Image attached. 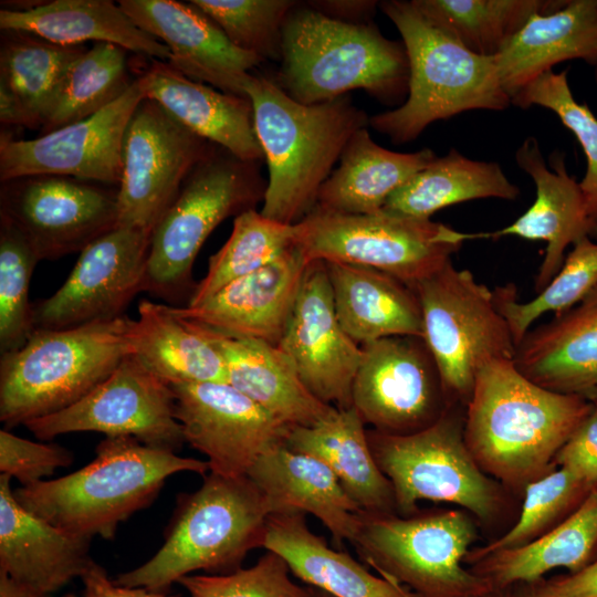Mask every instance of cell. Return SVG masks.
Returning a JSON list of instances; mask_svg holds the SVG:
<instances>
[{
    "label": "cell",
    "mask_w": 597,
    "mask_h": 597,
    "mask_svg": "<svg viewBox=\"0 0 597 597\" xmlns=\"http://www.w3.org/2000/svg\"><path fill=\"white\" fill-rule=\"evenodd\" d=\"M437 27L470 52L495 57L536 13L566 0H411Z\"/></svg>",
    "instance_id": "obj_39"
},
{
    "label": "cell",
    "mask_w": 597,
    "mask_h": 597,
    "mask_svg": "<svg viewBox=\"0 0 597 597\" xmlns=\"http://www.w3.org/2000/svg\"><path fill=\"white\" fill-rule=\"evenodd\" d=\"M24 426L41 440L93 431L106 437H133L146 446L175 453L186 442L175 417L171 386L130 355L77 402Z\"/></svg>",
    "instance_id": "obj_13"
},
{
    "label": "cell",
    "mask_w": 597,
    "mask_h": 597,
    "mask_svg": "<svg viewBox=\"0 0 597 597\" xmlns=\"http://www.w3.org/2000/svg\"><path fill=\"white\" fill-rule=\"evenodd\" d=\"M247 475L265 498L271 514H311L329 531L338 546L354 541L362 510L317 458L282 444L259 457Z\"/></svg>",
    "instance_id": "obj_26"
},
{
    "label": "cell",
    "mask_w": 597,
    "mask_h": 597,
    "mask_svg": "<svg viewBox=\"0 0 597 597\" xmlns=\"http://www.w3.org/2000/svg\"><path fill=\"white\" fill-rule=\"evenodd\" d=\"M133 320L65 329L35 328L1 355L0 420L7 428L61 411L85 397L130 355Z\"/></svg>",
    "instance_id": "obj_7"
},
{
    "label": "cell",
    "mask_w": 597,
    "mask_h": 597,
    "mask_svg": "<svg viewBox=\"0 0 597 597\" xmlns=\"http://www.w3.org/2000/svg\"><path fill=\"white\" fill-rule=\"evenodd\" d=\"M485 597H510V589H492Z\"/></svg>",
    "instance_id": "obj_56"
},
{
    "label": "cell",
    "mask_w": 597,
    "mask_h": 597,
    "mask_svg": "<svg viewBox=\"0 0 597 597\" xmlns=\"http://www.w3.org/2000/svg\"><path fill=\"white\" fill-rule=\"evenodd\" d=\"M126 50L94 43L70 69L40 136L83 121L119 98L132 85Z\"/></svg>",
    "instance_id": "obj_41"
},
{
    "label": "cell",
    "mask_w": 597,
    "mask_h": 597,
    "mask_svg": "<svg viewBox=\"0 0 597 597\" xmlns=\"http://www.w3.org/2000/svg\"><path fill=\"white\" fill-rule=\"evenodd\" d=\"M597 490L553 530L511 549L489 554L470 570L486 579L493 589L532 584L555 568L577 573L597 558Z\"/></svg>",
    "instance_id": "obj_36"
},
{
    "label": "cell",
    "mask_w": 597,
    "mask_h": 597,
    "mask_svg": "<svg viewBox=\"0 0 597 597\" xmlns=\"http://www.w3.org/2000/svg\"><path fill=\"white\" fill-rule=\"evenodd\" d=\"M255 164L210 148L151 231L145 291L169 301L193 291L192 265L207 238L224 219L263 201L266 185Z\"/></svg>",
    "instance_id": "obj_10"
},
{
    "label": "cell",
    "mask_w": 597,
    "mask_h": 597,
    "mask_svg": "<svg viewBox=\"0 0 597 597\" xmlns=\"http://www.w3.org/2000/svg\"><path fill=\"white\" fill-rule=\"evenodd\" d=\"M244 94L252 103L254 129L269 169L260 212L296 224L314 209L334 164L350 137L369 125V117L348 94L305 105L265 76L251 74Z\"/></svg>",
    "instance_id": "obj_2"
},
{
    "label": "cell",
    "mask_w": 597,
    "mask_h": 597,
    "mask_svg": "<svg viewBox=\"0 0 597 597\" xmlns=\"http://www.w3.org/2000/svg\"><path fill=\"white\" fill-rule=\"evenodd\" d=\"M296 247V224L266 218L255 209L233 220L223 247L209 259L205 277L195 285L187 306H196L232 281L274 262Z\"/></svg>",
    "instance_id": "obj_40"
},
{
    "label": "cell",
    "mask_w": 597,
    "mask_h": 597,
    "mask_svg": "<svg viewBox=\"0 0 597 597\" xmlns=\"http://www.w3.org/2000/svg\"><path fill=\"white\" fill-rule=\"evenodd\" d=\"M40 259L23 234L0 217V353L22 347L35 329L29 286Z\"/></svg>",
    "instance_id": "obj_44"
},
{
    "label": "cell",
    "mask_w": 597,
    "mask_h": 597,
    "mask_svg": "<svg viewBox=\"0 0 597 597\" xmlns=\"http://www.w3.org/2000/svg\"><path fill=\"white\" fill-rule=\"evenodd\" d=\"M325 263L337 318L354 342L363 345L391 336L422 338V313L412 289L371 268Z\"/></svg>",
    "instance_id": "obj_30"
},
{
    "label": "cell",
    "mask_w": 597,
    "mask_h": 597,
    "mask_svg": "<svg viewBox=\"0 0 597 597\" xmlns=\"http://www.w3.org/2000/svg\"><path fill=\"white\" fill-rule=\"evenodd\" d=\"M263 547L279 554L307 586L335 597H415L402 585L374 575L346 552L329 547L311 531L303 513L271 514Z\"/></svg>",
    "instance_id": "obj_31"
},
{
    "label": "cell",
    "mask_w": 597,
    "mask_h": 597,
    "mask_svg": "<svg viewBox=\"0 0 597 597\" xmlns=\"http://www.w3.org/2000/svg\"><path fill=\"white\" fill-rule=\"evenodd\" d=\"M0 217L27 239L40 261L81 253L117 228V191L91 181L35 175L1 182Z\"/></svg>",
    "instance_id": "obj_16"
},
{
    "label": "cell",
    "mask_w": 597,
    "mask_h": 597,
    "mask_svg": "<svg viewBox=\"0 0 597 597\" xmlns=\"http://www.w3.org/2000/svg\"><path fill=\"white\" fill-rule=\"evenodd\" d=\"M11 478L0 474V569L49 596L81 578L91 538L67 533L25 510Z\"/></svg>",
    "instance_id": "obj_25"
},
{
    "label": "cell",
    "mask_w": 597,
    "mask_h": 597,
    "mask_svg": "<svg viewBox=\"0 0 597 597\" xmlns=\"http://www.w3.org/2000/svg\"><path fill=\"white\" fill-rule=\"evenodd\" d=\"M0 597H48L0 569Z\"/></svg>",
    "instance_id": "obj_54"
},
{
    "label": "cell",
    "mask_w": 597,
    "mask_h": 597,
    "mask_svg": "<svg viewBox=\"0 0 597 597\" xmlns=\"http://www.w3.org/2000/svg\"><path fill=\"white\" fill-rule=\"evenodd\" d=\"M595 401H597V397H596V400H595Z\"/></svg>",
    "instance_id": "obj_59"
},
{
    "label": "cell",
    "mask_w": 597,
    "mask_h": 597,
    "mask_svg": "<svg viewBox=\"0 0 597 597\" xmlns=\"http://www.w3.org/2000/svg\"><path fill=\"white\" fill-rule=\"evenodd\" d=\"M510 597H549L537 590L532 584H519L510 588Z\"/></svg>",
    "instance_id": "obj_55"
},
{
    "label": "cell",
    "mask_w": 597,
    "mask_h": 597,
    "mask_svg": "<svg viewBox=\"0 0 597 597\" xmlns=\"http://www.w3.org/2000/svg\"><path fill=\"white\" fill-rule=\"evenodd\" d=\"M198 326L220 353L228 384L284 423L310 427L336 411V407L321 401L307 389L294 364L279 346L229 337Z\"/></svg>",
    "instance_id": "obj_29"
},
{
    "label": "cell",
    "mask_w": 597,
    "mask_h": 597,
    "mask_svg": "<svg viewBox=\"0 0 597 597\" xmlns=\"http://www.w3.org/2000/svg\"><path fill=\"white\" fill-rule=\"evenodd\" d=\"M286 562L266 551L249 568L229 574L186 575L177 583L191 597H311V586H300L290 577Z\"/></svg>",
    "instance_id": "obj_47"
},
{
    "label": "cell",
    "mask_w": 597,
    "mask_h": 597,
    "mask_svg": "<svg viewBox=\"0 0 597 597\" xmlns=\"http://www.w3.org/2000/svg\"><path fill=\"white\" fill-rule=\"evenodd\" d=\"M86 50L84 45L56 44L23 31L1 30L0 81L18 97L28 128L41 129L70 69Z\"/></svg>",
    "instance_id": "obj_38"
},
{
    "label": "cell",
    "mask_w": 597,
    "mask_h": 597,
    "mask_svg": "<svg viewBox=\"0 0 597 597\" xmlns=\"http://www.w3.org/2000/svg\"><path fill=\"white\" fill-rule=\"evenodd\" d=\"M478 233L380 210L342 214L314 208L296 223V245L307 262L362 265L385 272L413 290Z\"/></svg>",
    "instance_id": "obj_11"
},
{
    "label": "cell",
    "mask_w": 597,
    "mask_h": 597,
    "mask_svg": "<svg viewBox=\"0 0 597 597\" xmlns=\"http://www.w3.org/2000/svg\"><path fill=\"white\" fill-rule=\"evenodd\" d=\"M277 346L316 398L338 409L353 407V383L363 352L339 324L324 261L307 264Z\"/></svg>",
    "instance_id": "obj_20"
},
{
    "label": "cell",
    "mask_w": 597,
    "mask_h": 597,
    "mask_svg": "<svg viewBox=\"0 0 597 597\" xmlns=\"http://www.w3.org/2000/svg\"><path fill=\"white\" fill-rule=\"evenodd\" d=\"M597 286V243L584 238L574 244L552 281L527 301L519 302L513 284L493 290L495 304L505 318L515 346L543 314H561L587 296Z\"/></svg>",
    "instance_id": "obj_42"
},
{
    "label": "cell",
    "mask_w": 597,
    "mask_h": 597,
    "mask_svg": "<svg viewBox=\"0 0 597 597\" xmlns=\"http://www.w3.org/2000/svg\"><path fill=\"white\" fill-rule=\"evenodd\" d=\"M594 401L561 394L525 377L513 359L476 374L464 412V440L479 467L505 489L525 486L554 470L555 458Z\"/></svg>",
    "instance_id": "obj_1"
},
{
    "label": "cell",
    "mask_w": 597,
    "mask_h": 597,
    "mask_svg": "<svg viewBox=\"0 0 597 597\" xmlns=\"http://www.w3.org/2000/svg\"><path fill=\"white\" fill-rule=\"evenodd\" d=\"M270 514L265 498L248 475L209 472L197 491L179 495L158 552L114 582L166 593L197 570L232 573L249 552L263 547Z\"/></svg>",
    "instance_id": "obj_5"
},
{
    "label": "cell",
    "mask_w": 597,
    "mask_h": 597,
    "mask_svg": "<svg viewBox=\"0 0 597 597\" xmlns=\"http://www.w3.org/2000/svg\"><path fill=\"white\" fill-rule=\"evenodd\" d=\"M511 104L522 108L536 105L549 109L575 135L587 163L579 186L587 214L597 224V118L586 104L574 98L567 71L546 72L513 97Z\"/></svg>",
    "instance_id": "obj_45"
},
{
    "label": "cell",
    "mask_w": 597,
    "mask_h": 597,
    "mask_svg": "<svg viewBox=\"0 0 597 597\" xmlns=\"http://www.w3.org/2000/svg\"><path fill=\"white\" fill-rule=\"evenodd\" d=\"M519 195V187L498 163L473 160L451 148L398 188L383 210L430 219L455 203L485 198L515 200Z\"/></svg>",
    "instance_id": "obj_37"
},
{
    "label": "cell",
    "mask_w": 597,
    "mask_h": 597,
    "mask_svg": "<svg viewBox=\"0 0 597 597\" xmlns=\"http://www.w3.org/2000/svg\"><path fill=\"white\" fill-rule=\"evenodd\" d=\"M285 447L324 462L360 510L397 513L392 485L375 461L354 407L337 408L314 426L292 427Z\"/></svg>",
    "instance_id": "obj_33"
},
{
    "label": "cell",
    "mask_w": 597,
    "mask_h": 597,
    "mask_svg": "<svg viewBox=\"0 0 597 597\" xmlns=\"http://www.w3.org/2000/svg\"><path fill=\"white\" fill-rule=\"evenodd\" d=\"M211 143L144 98L124 136L117 227L153 231Z\"/></svg>",
    "instance_id": "obj_14"
},
{
    "label": "cell",
    "mask_w": 597,
    "mask_h": 597,
    "mask_svg": "<svg viewBox=\"0 0 597 597\" xmlns=\"http://www.w3.org/2000/svg\"><path fill=\"white\" fill-rule=\"evenodd\" d=\"M95 458L64 476L13 490L29 512L73 535L112 540L118 525L147 507L179 472L209 473L207 461L146 446L133 437H105Z\"/></svg>",
    "instance_id": "obj_3"
},
{
    "label": "cell",
    "mask_w": 597,
    "mask_h": 597,
    "mask_svg": "<svg viewBox=\"0 0 597 597\" xmlns=\"http://www.w3.org/2000/svg\"><path fill=\"white\" fill-rule=\"evenodd\" d=\"M151 232L117 227L85 248L63 285L33 305L34 328L65 329L124 315L146 289Z\"/></svg>",
    "instance_id": "obj_17"
},
{
    "label": "cell",
    "mask_w": 597,
    "mask_h": 597,
    "mask_svg": "<svg viewBox=\"0 0 597 597\" xmlns=\"http://www.w3.org/2000/svg\"><path fill=\"white\" fill-rule=\"evenodd\" d=\"M0 29L34 34L62 45L111 43L168 62V48L109 0H54L27 11L0 10Z\"/></svg>",
    "instance_id": "obj_32"
},
{
    "label": "cell",
    "mask_w": 597,
    "mask_h": 597,
    "mask_svg": "<svg viewBox=\"0 0 597 597\" xmlns=\"http://www.w3.org/2000/svg\"><path fill=\"white\" fill-rule=\"evenodd\" d=\"M239 49L281 60L283 27L292 0H192Z\"/></svg>",
    "instance_id": "obj_46"
},
{
    "label": "cell",
    "mask_w": 597,
    "mask_h": 597,
    "mask_svg": "<svg viewBox=\"0 0 597 597\" xmlns=\"http://www.w3.org/2000/svg\"><path fill=\"white\" fill-rule=\"evenodd\" d=\"M462 408L450 406L434 423L410 434L367 430L375 461L392 485L397 514L409 515L428 500L459 505L482 523L501 516L505 488L469 451Z\"/></svg>",
    "instance_id": "obj_9"
},
{
    "label": "cell",
    "mask_w": 597,
    "mask_h": 597,
    "mask_svg": "<svg viewBox=\"0 0 597 597\" xmlns=\"http://www.w3.org/2000/svg\"><path fill=\"white\" fill-rule=\"evenodd\" d=\"M517 166L535 185V200L514 222L478 238L506 235L546 242L545 254L535 276V291H542L556 275L565 251L584 238H597V224L587 214L579 182L567 172L565 157L555 151L548 168L538 140L526 137L515 153Z\"/></svg>",
    "instance_id": "obj_22"
},
{
    "label": "cell",
    "mask_w": 597,
    "mask_h": 597,
    "mask_svg": "<svg viewBox=\"0 0 597 597\" xmlns=\"http://www.w3.org/2000/svg\"><path fill=\"white\" fill-rule=\"evenodd\" d=\"M83 583L82 597H169L166 593L145 587H127L111 580L105 568L94 559L80 578Z\"/></svg>",
    "instance_id": "obj_51"
},
{
    "label": "cell",
    "mask_w": 597,
    "mask_h": 597,
    "mask_svg": "<svg viewBox=\"0 0 597 597\" xmlns=\"http://www.w3.org/2000/svg\"><path fill=\"white\" fill-rule=\"evenodd\" d=\"M145 94L137 78L96 114L32 139L0 138V181L55 175L119 185L127 125Z\"/></svg>",
    "instance_id": "obj_18"
},
{
    "label": "cell",
    "mask_w": 597,
    "mask_h": 597,
    "mask_svg": "<svg viewBox=\"0 0 597 597\" xmlns=\"http://www.w3.org/2000/svg\"><path fill=\"white\" fill-rule=\"evenodd\" d=\"M437 155L425 148L397 153L376 144L367 128L346 144L339 165L322 185L314 208L331 213L365 214L380 211L388 198Z\"/></svg>",
    "instance_id": "obj_34"
},
{
    "label": "cell",
    "mask_w": 597,
    "mask_h": 597,
    "mask_svg": "<svg viewBox=\"0 0 597 597\" xmlns=\"http://www.w3.org/2000/svg\"><path fill=\"white\" fill-rule=\"evenodd\" d=\"M360 347L352 404L365 425L381 433L410 434L452 406L422 338L391 336Z\"/></svg>",
    "instance_id": "obj_15"
},
{
    "label": "cell",
    "mask_w": 597,
    "mask_h": 597,
    "mask_svg": "<svg viewBox=\"0 0 597 597\" xmlns=\"http://www.w3.org/2000/svg\"><path fill=\"white\" fill-rule=\"evenodd\" d=\"M532 585L549 597H597V559L577 573L542 578Z\"/></svg>",
    "instance_id": "obj_50"
},
{
    "label": "cell",
    "mask_w": 597,
    "mask_h": 597,
    "mask_svg": "<svg viewBox=\"0 0 597 597\" xmlns=\"http://www.w3.org/2000/svg\"><path fill=\"white\" fill-rule=\"evenodd\" d=\"M312 587V586H311ZM311 597H335L324 590H321L318 588L312 587V594Z\"/></svg>",
    "instance_id": "obj_57"
},
{
    "label": "cell",
    "mask_w": 597,
    "mask_h": 597,
    "mask_svg": "<svg viewBox=\"0 0 597 597\" xmlns=\"http://www.w3.org/2000/svg\"><path fill=\"white\" fill-rule=\"evenodd\" d=\"M308 263L296 245L274 262L227 284L203 303L172 310L221 335L277 346Z\"/></svg>",
    "instance_id": "obj_23"
},
{
    "label": "cell",
    "mask_w": 597,
    "mask_h": 597,
    "mask_svg": "<svg viewBox=\"0 0 597 597\" xmlns=\"http://www.w3.org/2000/svg\"><path fill=\"white\" fill-rule=\"evenodd\" d=\"M310 4L322 13L347 22H366L373 15L376 1H316Z\"/></svg>",
    "instance_id": "obj_52"
},
{
    "label": "cell",
    "mask_w": 597,
    "mask_h": 597,
    "mask_svg": "<svg viewBox=\"0 0 597 597\" xmlns=\"http://www.w3.org/2000/svg\"><path fill=\"white\" fill-rule=\"evenodd\" d=\"M475 540V523L464 510L409 515L362 510L352 544L381 577L415 597H485L491 584L463 566Z\"/></svg>",
    "instance_id": "obj_8"
},
{
    "label": "cell",
    "mask_w": 597,
    "mask_h": 597,
    "mask_svg": "<svg viewBox=\"0 0 597 597\" xmlns=\"http://www.w3.org/2000/svg\"><path fill=\"white\" fill-rule=\"evenodd\" d=\"M118 4L140 29L168 48V63L181 74L245 96L251 70L263 60L235 46L191 1L121 0Z\"/></svg>",
    "instance_id": "obj_21"
},
{
    "label": "cell",
    "mask_w": 597,
    "mask_h": 597,
    "mask_svg": "<svg viewBox=\"0 0 597 597\" xmlns=\"http://www.w3.org/2000/svg\"><path fill=\"white\" fill-rule=\"evenodd\" d=\"M130 356L167 384L228 383L220 353L172 306L142 300L130 328Z\"/></svg>",
    "instance_id": "obj_35"
},
{
    "label": "cell",
    "mask_w": 597,
    "mask_h": 597,
    "mask_svg": "<svg viewBox=\"0 0 597 597\" xmlns=\"http://www.w3.org/2000/svg\"><path fill=\"white\" fill-rule=\"evenodd\" d=\"M73 454L56 443L34 442L8 430L0 431V471L29 486L69 467Z\"/></svg>",
    "instance_id": "obj_48"
},
{
    "label": "cell",
    "mask_w": 597,
    "mask_h": 597,
    "mask_svg": "<svg viewBox=\"0 0 597 597\" xmlns=\"http://www.w3.org/2000/svg\"><path fill=\"white\" fill-rule=\"evenodd\" d=\"M276 84L305 105L356 88L394 105L407 98L409 61L404 43L385 38L374 23L342 21L296 4L283 27Z\"/></svg>",
    "instance_id": "obj_4"
},
{
    "label": "cell",
    "mask_w": 597,
    "mask_h": 597,
    "mask_svg": "<svg viewBox=\"0 0 597 597\" xmlns=\"http://www.w3.org/2000/svg\"><path fill=\"white\" fill-rule=\"evenodd\" d=\"M569 60L597 65V0H566L557 10L534 14L494 57L511 101Z\"/></svg>",
    "instance_id": "obj_28"
},
{
    "label": "cell",
    "mask_w": 597,
    "mask_h": 597,
    "mask_svg": "<svg viewBox=\"0 0 597 597\" xmlns=\"http://www.w3.org/2000/svg\"><path fill=\"white\" fill-rule=\"evenodd\" d=\"M137 80L145 98L158 103L193 134L242 160L258 161L263 157L248 97L190 80L168 62L155 59Z\"/></svg>",
    "instance_id": "obj_24"
},
{
    "label": "cell",
    "mask_w": 597,
    "mask_h": 597,
    "mask_svg": "<svg viewBox=\"0 0 597 597\" xmlns=\"http://www.w3.org/2000/svg\"><path fill=\"white\" fill-rule=\"evenodd\" d=\"M594 74H595V81H596V84H597V65L594 67Z\"/></svg>",
    "instance_id": "obj_58"
},
{
    "label": "cell",
    "mask_w": 597,
    "mask_h": 597,
    "mask_svg": "<svg viewBox=\"0 0 597 597\" xmlns=\"http://www.w3.org/2000/svg\"><path fill=\"white\" fill-rule=\"evenodd\" d=\"M513 362L546 389L597 397V286L572 308L528 331Z\"/></svg>",
    "instance_id": "obj_27"
},
{
    "label": "cell",
    "mask_w": 597,
    "mask_h": 597,
    "mask_svg": "<svg viewBox=\"0 0 597 597\" xmlns=\"http://www.w3.org/2000/svg\"><path fill=\"white\" fill-rule=\"evenodd\" d=\"M523 491V505L513 526L489 544L470 549L464 564L536 540L573 514L595 489L576 472L559 467L528 483Z\"/></svg>",
    "instance_id": "obj_43"
},
{
    "label": "cell",
    "mask_w": 597,
    "mask_h": 597,
    "mask_svg": "<svg viewBox=\"0 0 597 597\" xmlns=\"http://www.w3.org/2000/svg\"><path fill=\"white\" fill-rule=\"evenodd\" d=\"M186 442L207 457L209 472L248 474L259 457L285 444L292 427L228 383L171 385Z\"/></svg>",
    "instance_id": "obj_19"
},
{
    "label": "cell",
    "mask_w": 597,
    "mask_h": 597,
    "mask_svg": "<svg viewBox=\"0 0 597 597\" xmlns=\"http://www.w3.org/2000/svg\"><path fill=\"white\" fill-rule=\"evenodd\" d=\"M425 341L451 405L465 407L478 371L488 363L513 359L516 350L494 293L470 270L452 261L415 287Z\"/></svg>",
    "instance_id": "obj_12"
},
{
    "label": "cell",
    "mask_w": 597,
    "mask_h": 597,
    "mask_svg": "<svg viewBox=\"0 0 597 597\" xmlns=\"http://www.w3.org/2000/svg\"><path fill=\"white\" fill-rule=\"evenodd\" d=\"M0 122L3 125L28 127L27 117L13 91L0 81Z\"/></svg>",
    "instance_id": "obj_53"
},
{
    "label": "cell",
    "mask_w": 597,
    "mask_h": 597,
    "mask_svg": "<svg viewBox=\"0 0 597 597\" xmlns=\"http://www.w3.org/2000/svg\"><path fill=\"white\" fill-rule=\"evenodd\" d=\"M555 465L576 472L597 490V401L558 451Z\"/></svg>",
    "instance_id": "obj_49"
},
{
    "label": "cell",
    "mask_w": 597,
    "mask_h": 597,
    "mask_svg": "<svg viewBox=\"0 0 597 597\" xmlns=\"http://www.w3.org/2000/svg\"><path fill=\"white\" fill-rule=\"evenodd\" d=\"M398 29L409 61L406 101L369 117V126L395 144L416 139L430 124L474 109L504 111L494 57L474 54L405 0L380 2Z\"/></svg>",
    "instance_id": "obj_6"
}]
</instances>
